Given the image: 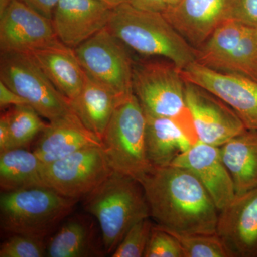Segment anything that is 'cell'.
<instances>
[{
  "mask_svg": "<svg viewBox=\"0 0 257 257\" xmlns=\"http://www.w3.org/2000/svg\"><path fill=\"white\" fill-rule=\"evenodd\" d=\"M140 183L158 227L182 234H216L219 209L190 171L172 165L154 167Z\"/></svg>",
  "mask_w": 257,
  "mask_h": 257,
  "instance_id": "obj_1",
  "label": "cell"
},
{
  "mask_svg": "<svg viewBox=\"0 0 257 257\" xmlns=\"http://www.w3.org/2000/svg\"><path fill=\"white\" fill-rule=\"evenodd\" d=\"M106 28L130 50L143 57L166 59L182 69L197 60V50L163 13L140 10L124 3L113 8Z\"/></svg>",
  "mask_w": 257,
  "mask_h": 257,
  "instance_id": "obj_2",
  "label": "cell"
},
{
  "mask_svg": "<svg viewBox=\"0 0 257 257\" xmlns=\"http://www.w3.org/2000/svg\"><path fill=\"white\" fill-rule=\"evenodd\" d=\"M84 198V209L99 222L107 253L114 252L133 225L150 217L141 183L114 171Z\"/></svg>",
  "mask_w": 257,
  "mask_h": 257,
  "instance_id": "obj_3",
  "label": "cell"
},
{
  "mask_svg": "<svg viewBox=\"0 0 257 257\" xmlns=\"http://www.w3.org/2000/svg\"><path fill=\"white\" fill-rule=\"evenodd\" d=\"M78 200L49 187L3 192L0 197L2 229L13 235L44 239L55 232Z\"/></svg>",
  "mask_w": 257,
  "mask_h": 257,
  "instance_id": "obj_4",
  "label": "cell"
},
{
  "mask_svg": "<svg viewBox=\"0 0 257 257\" xmlns=\"http://www.w3.org/2000/svg\"><path fill=\"white\" fill-rule=\"evenodd\" d=\"M145 127L146 115L133 93L116 106L101 140L112 170L140 182L154 169L147 155Z\"/></svg>",
  "mask_w": 257,
  "mask_h": 257,
  "instance_id": "obj_5",
  "label": "cell"
},
{
  "mask_svg": "<svg viewBox=\"0 0 257 257\" xmlns=\"http://www.w3.org/2000/svg\"><path fill=\"white\" fill-rule=\"evenodd\" d=\"M186 82L174 62L162 60H135L133 93L145 114L177 120L182 126L189 115L186 104Z\"/></svg>",
  "mask_w": 257,
  "mask_h": 257,
  "instance_id": "obj_6",
  "label": "cell"
},
{
  "mask_svg": "<svg viewBox=\"0 0 257 257\" xmlns=\"http://www.w3.org/2000/svg\"><path fill=\"white\" fill-rule=\"evenodd\" d=\"M0 81L50 122L73 111L70 101L56 89L30 53L2 52Z\"/></svg>",
  "mask_w": 257,
  "mask_h": 257,
  "instance_id": "obj_7",
  "label": "cell"
},
{
  "mask_svg": "<svg viewBox=\"0 0 257 257\" xmlns=\"http://www.w3.org/2000/svg\"><path fill=\"white\" fill-rule=\"evenodd\" d=\"M130 49L107 28L74 49L85 73L119 98L133 94L135 60Z\"/></svg>",
  "mask_w": 257,
  "mask_h": 257,
  "instance_id": "obj_8",
  "label": "cell"
},
{
  "mask_svg": "<svg viewBox=\"0 0 257 257\" xmlns=\"http://www.w3.org/2000/svg\"><path fill=\"white\" fill-rule=\"evenodd\" d=\"M198 63L257 81V30L233 20L221 24L197 50Z\"/></svg>",
  "mask_w": 257,
  "mask_h": 257,
  "instance_id": "obj_9",
  "label": "cell"
},
{
  "mask_svg": "<svg viewBox=\"0 0 257 257\" xmlns=\"http://www.w3.org/2000/svg\"><path fill=\"white\" fill-rule=\"evenodd\" d=\"M113 172L102 147L82 149L42 168L47 187L76 199L87 197Z\"/></svg>",
  "mask_w": 257,
  "mask_h": 257,
  "instance_id": "obj_10",
  "label": "cell"
},
{
  "mask_svg": "<svg viewBox=\"0 0 257 257\" xmlns=\"http://www.w3.org/2000/svg\"><path fill=\"white\" fill-rule=\"evenodd\" d=\"M184 81L217 96L236 112L247 130L257 131V81L221 72L195 62L181 69Z\"/></svg>",
  "mask_w": 257,
  "mask_h": 257,
  "instance_id": "obj_11",
  "label": "cell"
},
{
  "mask_svg": "<svg viewBox=\"0 0 257 257\" xmlns=\"http://www.w3.org/2000/svg\"><path fill=\"white\" fill-rule=\"evenodd\" d=\"M185 96L198 142L219 147L247 130L229 105L206 89L186 82Z\"/></svg>",
  "mask_w": 257,
  "mask_h": 257,
  "instance_id": "obj_12",
  "label": "cell"
},
{
  "mask_svg": "<svg viewBox=\"0 0 257 257\" xmlns=\"http://www.w3.org/2000/svg\"><path fill=\"white\" fill-rule=\"evenodd\" d=\"M64 45L56 35L52 20L20 0H12L0 16L2 52H30Z\"/></svg>",
  "mask_w": 257,
  "mask_h": 257,
  "instance_id": "obj_13",
  "label": "cell"
},
{
  "mask_svg": "<svg viewBox=\"0 0 257 257\" xmlns=\"http://www.w3.org/2000/svg\"><path fill=\"white\" fill-rule=\"evenodd\" d=\"M216 234L231 257H257V187L219 211Z\"/></svg>",
  "mask_w": 257,
  "mask_h": 257,
  "instance_id": "obj_14",
  "label": "cell"
},
{
  "mask_svg": "<svg viewBox=\"0 0 257 257\" xmlns=\"http://www.w3.org/2000/svg\"><path fill=\"white\" fill-rule=\"evenodd\" d=\"M234 0H180L163 15L196 50L229 20Z\"/></svg>",
  "mask_w": 257,
  "mask_h": 257,
  "instance_id": "obj_15",
  "label": "cell"
},
{
  "mask_svg": "<svg viewBox=\"0 0 257 257\" xmlns=\"http://www.w3.org/2000/svg\"><path fill=\"white\" fill-rule=\"evenodd\" d=\"M112 9L99 0H59L52 25L60 41L74 50L107 27Z\"/></svg>",
  "mask_w": 257,
  "mask_h": 257,
  "instance_id": "obj_16",
  "label": "cell"
},
{
  "mask_svg": "<svg viewBox=\"0 0 257 257\" xmlns=\"http://www.w3.org/2000/svg\"><path fill=\"white\" fill-rule=\"evenodd\" d=\"M171 165L187 169L195 175L219 211L236 197L234 182L221 159L219 147L197 141L179 155Z\"/></svg>",
  "mask_w": 257,
  "mask_h": 257,
  "instance_id": "obj_17",
  "label": "cell"
},
{
  "mask_svg": "<svg viewBox=\"0 0 257 257\" xmlns=\"http://www.w3.org/2000/svg\"><path fill=\"white\" fill-rule=\"evenodd\" d=\"M90 147H102V143L72 111L50 121L32 152L44 164H49Z\"/></svg>",
  "mask_w": 257,
  "mask_h": 257,
  "instance_id": "obj_18",
  "label": "cell"
},
{
  "mask_svg": "<svg viewBox=\"0 0 257 257\" xmlns=\"http://www.w3.org/2000/svg\"><path fill=\"white\" fill-rule=\"evenodd\" d=\"M30 53L56 89L69 101L82 90L86 73L74 49L62 45Z\"/></svg>",
  "mask_w": 257,
  "mask_h": 257,
  "instance_id": "obj_19",
  "label": "cell"
},
{
  "mask_svg": "<svg viewBox=\"0 0 257 257\" xmlns=\"http://www.w3.org/2000/svg\"><path fill=\"white\" fill-rule=\"evenodd\" d=\"M145 115L147 155L154 167L170 166L194 144L177 120Z\"/></svg>",
  "mask_w": 257,
  "mask_h": 257,
  "instance_id": "obj_20",
  "label": "cell"
},
{
  "mask_svg": "<svg viewBox=\"0 0 257 257\" xmlns=\"http://www.w3.org/2000/svg\"><path fill=\"white\" fill-rule=\"evenodd\" d=\"M124 99L86 74L84 87L70 105L84 126L101 141L115 109Z\"/></svg>",
  "mask_w": 257,
  "mask_h": 257,
  "instance_id": "obj_21",
  "label": "cell"
},
{
  "mask_svg": "<svg viewBox=\"0 0 257 257\" xmlns=\"http://www.w3.org/2000/svg\"><path fill=\"white\" fill-rule=\"evenodd\" d=\"M236 194L257 187V131L246 130L219 147Z\"/></svg>",
  "mask_w": 257,
  "mask_h": 257,
  "instance_id": "obj_22",
  "label": "cell"
},
{
  "mask_svg": "<svg viewBox=\"0 0 257 257\" xmlns=\"http://www.w3.org/2000/svg\"><path fill=\"white\" fill-rule=\"evenodd\" d=\"M43 162L23 148L0 152V187L3 192L47 187L42 178Z\"/></svg>",
  "mask_w": 257,
  "mask_h": 257,
  "instance_id": "obj_23",
  "label": "cell"
},
{
  "mask_svg": "<svg viewBox=\"0 0 257 257\" xmlns=\"http://www.w3.org/2000/svg\"><path fill=\"white\" fill-rule=\"evenodd\" d=\"M90 253L89 228L77 219L64 222L47 244V256H88Z\"/></svg>",
  "mask_w": 257,
  "mask_h": 257,
  "instance_id": "obj_24",
  "label": "cell"
},
{
  "mask_svg": "<svg viewBox=\"0 0 257 257\" xmlns=\"http://www.w3.org/2000/svg\"><path fill=\"white\" fill-rule=\"evenodd\" d=\"M9 125L10 150L24 148L46 128L42 116L28 104L13 106L7 111Z\"/></svg>",
  "mask_w": 257,
  "mask_h": 257,
  "instance_id": "obj_25",
  "label": "cell"
},
{
  "mask_svg": "<svg viewBox=\"0 0 257 257\" xmlns=\"http://www.w3.org/2000/svg\"><path fill=\"white\" fill-rule=\"evenodd\" d=\"M167 231L178 240L184 257H231L216 234H182Z\"/></svg>",
  "mask_w": 257,
  "mask_h": 257,
  "instance_id": "obj_26",
  "label": "cell"
},
{
  "mask_svg": "<svg viewBox=\"0 0 257 257\" xmlns=\"http://www.w3.org/2000/svg\"><path fill=\"white\" fill-rule=\"evenodd\" d=\"M151 220V217L145 218L133 225L125 234L111 256H144L153 229L154 225Z\"/></svg>",
  "mask_w": 257,
  "mask_h": 257,
  "instance_id": "obj_27",
  "label": "cell"
},
{
  "mask_svg": "<svg viewBox=\"0 0 257 257\" xmlns=\"http://www.w3.org/2000/svg\"><path fill=\"white\" fill-rule=\"evenodd\" d=\"M47 256V245L44 239L21 234H13L2 243L0 257Z\"/></svg>",
  "mask_w": 257,
  "mask_h": 257,
  "instance_id": "obj_28",
  "label": "cell"
},
{
  "mask_svg": "<svg viewBox=\"0 0 257 257\" xmlns=\"http://www.w3.org/2000/svg\"><path fill=\"white\" fill-rule=\"evenodd\" d=\"M145 257H184L178 240L156 225L153 226Z\"/></svg>",
  "mask_w": 257,
  "mask_h": 257,
  "instance_id": "obj_29",
  "label": "cell"
},
{
  "mask_svg": "<svg viewBox=\"0 0 257 257\" xmlns=\"http://www.w3.org/2000/svg\"><path fill=\"white\" fill-rule=\"evenodd\" d=\"M229 20L257 30V0H234Z\"/></svg>",
  "mask_w": 257,
  "mask_h": 257,
  "instance_id": "obj_30",
  "label": "cell"
},
{
  "mask_svg": "<svg viewBox=\"0 0 257 257\" xmlns=\"http://www.w3.org/2000/svg\"><path fill=\"white\" fill-rule=\"evenodd\" d=\"M25 104H28V101L0 81V106H1V109L8 106H18Z\"/></svg>",
  "mask_w": 257,
  "mask_h": 257,
  "instance_id": "obj_31",
  "label": "cell"
},
{
  "mask_svg": "<svg viewBox=\"0 0 257 257\" xmlns=\"http://www.w3.org/2000/svg\"><path fill=\"white\" fill-rule=\"evenodd\" d=\"M30 8L52 20V15L59 0H20Z\"/></svg>",
  "mask_w": 257,
  "mask_h": 257,
  "instance_id": "obj_32",
  "label": "cell"
},
{
  "mask_svg": "<svg viewBox=\"0 0 257 257\" xmlns=\"http://www.w3.org/2000/svg\"><path fill=\"white\" fill-rule=\"evenodd\" d=\"M130 4L140 10L161 13L168 8L166 0H130Z\"/></svg>",
  "mask_w": 257,
  "mask_h": 257,
  "instance_id": "obj_33",
  "label": "cell"
},
{
  "mask_svg": "<svg viewBox=\"0 0 257 257\" xmlns=\"http://www.w3.org/2000/svg\"><path fill=\"white\" fill-rule=\"evenodd\" d=\"M10 135L6 113L0 117V152L8 151L10 149Z\"/></svg>",
  "mask_w": 257,
  "mask_h": 257,
  "instance_id": "obj_34",
  "label": "cell"
},
{
  "mask_svg": "<svg viewBox=\"0 0 257 257\" xmlns=\"http://www.w3.org/2000/svg\"><path fill=\"white\" fill-rule=\"evenodd\" d=\"M101 3H104L108 6L114 8L124 3H130V0H99Z\"/></svg>",
  "mask_w": 257,
  "mask_h": 257,
  "instance_id": "obj_35",
  "label": "cell"
},
{
  "mask_svg": "<svg viewBox=\"0 0 257 257\" xmlns=\"http://www.w3.org/2000/svg\"><path fill=\"white\" fill-rule=\"evenodd\" d=\"M12 0H0V16H2L11 3Z\"/></svg>",
  "mask_w": 257,
  "mask_h": 257,
  "instance_id": "obj_36",
  "label": "cell"
},
{
  "mask_svg": "<svg viewBox=\"0 0 257 257\" xmlns=\"http://www.w3.org/2000/svg\"><path fill=\"white\" fill-rule=\"evenodd\" d=\"M166 1H167V5H168V8H170V7L177 4L180 0H166Z\"/></svg>",
  "mask_w": 257,
  "mask_h": 257,
  "instance_id": "obj_37",
  "label": "cell"
}]
</instances>
